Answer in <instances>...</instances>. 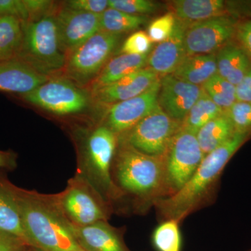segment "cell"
Wrapping results in <instances>:
<instances>
[{
  "mask_svg": "<svg viewBox=\"0 0 251 251\" xmlns=\"http://www.w3.org/2000/svg\"><path fill=\"white\" fill-rule=\"evenodd\" d=\"M17 202L29 247L43 251H84L74 225L59 205L57 194H41L10 184Z\"/></svg>",
  "mask_w": 251,
  "mask_h": 251,
  "instance_id": "cell-1",
  "label": "cell"
},
{
  "mask_svg": "<svg viewBox=\"0 0 251 251\" xmlns=\"http://www.w3.org/2000/svg\"><path fill=\"white\" fill-rule=\"evenodd\" d=\"M249 140L245 135L235 133L230 139L204 156L192 177L179 191L155 200L153 204L164 221L180 222L201 205L229 160Z\"/></svg>",
  "mask_w": 251,
  "mask_h": 251,
  "instance_id": "cell-2",
  "label": "cell"
},
{
  "mask_svg": "<svg viewBox=\"0 0 251 251\" xmlns=\"http://www.w3.org/2000/svg\"><path fill=\"white\" fill-rule=\"evenodd\" d=\"M114 173L117 183L126 192L153 202L164 197V161L118 141Z\"/></svg>",
  "mask_w": 251,
  "mask_h": 251,
  "instance_id": "cell-3",
  "label": "cell"
},
{
  "mask_svg": "<svg viewBox=\"0 0 251 251\" xmlns=\"http://www.w3.org/2000/svg\"><path fill=\"white\" fill-rule=\"evenodd\" d=\"M117 143L118 136L106 126L101 125L89 133L82 148L77 176L85 180L105 201L120 195L111 175Z\"/></svg>",
  "mask_w": 251,
  "mask_h": 251,
  "instance_id": "cell-4",
  "label": "cell"
},
{
  "mask_svg": "<svg viewBox=\"0 0 251 251\" xmlns=\"http://www.w3.org/2000/svg\"><path fill=\"white\" fill-rule=\"evenodd\" d=\"M22 46L18 58L49 77L64 70L67 56L59 46L54 16L22 23Z\"/></svg>",
  "mask_w": 251,
  "mask_h": 251,
  "instance_id": "cell-5",
  "label": "cell"
},
{
  "mask_svg": "<svg viewBox=\"0 0 251 251\" xmlns=\"http://www.w3.org/2000/svg\"><path fill=\"white\" fill-rule=\"evenodd\" d=\"M121 34L100 31L68 54L65 77L79 87L93 82L117 49Z\"/></svg>",
  "mask_w": 251,
  "mask_h": 251,
  "instance_id": "cell-6",
  "label": "cell"
},
{
  "mask_svg": "<svg viewBox=\"0 0 251 251\" xmlns=\"http://www.w3.org/2000/svg\"><path fill=\"white\" fill-rule=\"evenodd\" d=\"M204 156L196 135L181 128L163 156L164 197L175 194L189 181Z\"/></svg>",
  "mask_w": 251,
  "mask_h": 251,
  "instance_id": "cell-7",
  "label": "cell"
},
{
  "mask_svg": "<svg viewBox=\"0 0 251 251\" xmlns=\"http://www.w3.org/2000/svg\"><path fill=\"white\" fill-rule=\"evenodd\" d=\"M181 128L182 123L168 116L158 105L131 129L119 135L118 141L146 154L163 156Z\"/></svg>",
  "mask_w": 251,
  "mask_h": 251,
  "instance_id": "cell-8",
  "label": "cell"
},
{
  "mask_svg": "<svg viewBox=\"0 0 251 251\" xmlns=\"http://www.w3.org/2000/svg\"><path fill=\"white\" fill-rule=\"evenodd\" d=\"M21 97L31 105L61 116L83 112L90 100L87 91L65 76L50 77L36 90Z\"/></svg>",
  "mask_w": 251,
  "mask_h": 251,
  "instance_id": "cell-9",
  "label": "cell"
},
{
  "mask_svg": "<svg viewBox=\"0 0 251 251\" xmlns=\"http://www.w3.org/2000/svg\"><path fill=\"white\" fill-rule=\"evenodd\" d=\"M57 196L64 214L74 226H88L108 219L105 201L80 176L71 180Z\"/></svg>",
  "mask_w": 251,
  "mask_h": 251,
  "instance_id": "cell-10",
  "label": "cell"
},
{
  "mask_svg": "<svg viewBox=\"0 0 251 251\" xmlns=\"http://www.w3.org/2000/svg\"><path fill=\"white\" fill-rule=\"evenodd\" d=\"M240 20L232 16H219L190 23L184 35L185 54H216L235 36Z\"/></svg>",
  "mask_w": 251,
  "mask_h": 251,
  "instance_id": "cell-11",
  "label": "cell"
},
{
  "mask_svg": "<svg viewBox=\"0 0 251 251\" xmlns=\"http://www.w3.org/2000/svg\"><path fill=\"white\" fill-rule=\"evenodd\" d=\"M60 49L70 54L80 47L100 28V14H91L63 7L54 16Z\"/></svg>",
  "mask_w": 251,
  "mask_h": 251,
  "instance_id": "cell-12",
  "label": "cell"
},
{
  "mask_svg": "<svg viewBox=\"0 0 251 251\" xmlns=\"http://www.w3.org/2000/svg\"><path fill=\"white\" fill-rule=\"evenodd\" d=\"M160 82L161 79L140 95L112 104L105 125L117 136L131 129L158 106Z\"/></svg>",
  "mask_w": 251,
  "mask_h": 251,
  "instance_id": "cell-13",
  "label": "cell"
},
{
  "mask_svg": "<svg viewBox=\"0 0 251 251\" xmlns=\"http://www.w3.org/2000/svg\"><path fill=\"white\" fill-rule=\"evenodd\" d=\"M201 86L192 85L174 75H163L160 82L158 105L173 120L182 123L202 93Z\"/></svg>",
  "mask_w": 251,
  "mask_h": 251,
  "instance_id": "cell-14",
  "label": "cell"
},
{
  "mask_svg": "<svg viewBox=\"0 0 251 251\" xmlns=\"http://www.w3.org/2000/svg\"><path fill=\"white\" fill-rule=\"evenodd\" d=\"M159 79L158 74L147 67L99 89L92 95L99 103L112 105L140 95Z\"/></svg>",
  "mask_w": 251,
  "mask_h": 251,
  "instance_id": "cell-15",
  "label": "cell"
},
{
  "mask_svg": "<svg viewBox=\"0 0 251 251\" xmlns=\"http://www.w3.org/2000/svg\"><path fill=\"white\" fill-rule=\"evenodd\" d=\"M176 18L174 31L166 40L156 46L148 57V68L158 75H171L186 57L184 35L188 25Z\"/></svg>",
  "mask_w": 251,
  "mask_h": 251,
  "instance_id": "cell-16",
  "label": "cell"
},
{
  "mask_svg": "<svg viewBox=\"0 0 251 251\" xmlns=\"http://www.w3.org/2000/svg\"><path fill=\"white\" fill-rule=\"evenodd\" d=\"M49 78L18 57L0 62V92L24 95Z\"/></svg>",
  "mask_w": 251,
  "mask_h": 251,
  "instance_id": "cell-17",
  "label": "cell"
},
{
  "mask_svg": "<svg viewBox=\"0 0 251 251\" xmlns=\"http://www.w3.org/2000/svg\"><path fill=\"white\" fill-rule=\"evenodd\" d=\"M74 230L77 242L84 251H129L116 229L107 221L74 226Z\"/></svg>",
  "mask_w": 251,
  "mask_h": 251,
  "instance_id": "cell-18",
  "label": "cell"
},
{
  "mask_svg": "<svg viewBox=\"0 0 251 251\" xmlns=\"http://www.w3.org/2000/svg\"><path fill=\"white\" fill-rule=\"evenodd\" d=\"M217 74L234 86L237 85L251 67V59L235 40L216 53Z\"/></svg>",
  "mask_w": 251,
  "mask_h": 251,
  "instance_id": "cell-19",
  "label": "cell"
},
{
  "mask_svg": "<svg viewBox=\"0 0 251 251\" xmlns=\"http://www.w3.org/2000/svg\"><path fill=\"white\" fill-rule=\"evenodd\" d=\"M172 6L176 18L188 23L230 16L228 1L223 0H176Z\"/></svg>",
  "mask_w": 251,
  "mask_h": 251,
  "instance_id": "cell-20",
  "label": "cell"
},
{
  "mask_svg": "<svg viewBox=\"0 0 251 251\" xmlns=\"http://www.w3.org/2000/svg\"><path fill=\"white\" fill-rule=\"evenodd\" d=\"M148 57L149 54H122L110 59L92 82V94L102 87L111 85L127 75L145 69L148 64Z\"/></svg>",
  "mask_w": 251,
  "mask_h": 251,
  "instance_id": "cell-21",
  "label": "cell"
},
{
  "mask_svg": "<svg viewBox=\"0 0 251 251\" xmlns=\"http://www.w3.org/2000/svg\"><path fill=\"white\" fill-rule=\"evenodd\" d=\"M10 184L8 180L0 178V231L18 237L29 247L19 208Z\"/></svg>",
  "mask_w": 251,
  "mask_h": 251,
  "instance_id": "cell-22",
  "label": "cell"
},
{
  "mask_svg": "<svg viewBox=\"0 0 251 251\" xmlns=\"http://www.w3.org/2000/svg\"><path fill=\"white\" fill-rule=\"evenodd\" d=\"M217 74L216 54L186 56L172 75L192 85L201 86Z\"/></svg>",
  "mask_w": 251,
  "mask_h": 251,
  "instance_id": "cell-23",
  "label": "cell"
},
{
  "mask_svg": "<svg viewBox=\"0 0 251 251\" xmlns=\"http://www.w3.org/2000/svg\"><path fill=\"white\" fill-rule=\"evenodd\" d=\"M235 134L233 126L226 112L206 123L196 134L204 156L219 148Z\"/></svg>",
  "mask_w": 251,
  "mask_h": 251,
  "instance_id": "cell-24",
  "label": "cell"
},
{
  "mask_svg": "<svg viewBox=\"0 0 251 251\" xmlns=\"http://www.w3.org/2000/svg\"><path fill=\"white\" fill-rule=\"evenodd\" d=\"M22 22L12 16L0 17V62L17 58L22 46Z\"/></svg>",
  "mask_w": 251,
  "mask_h": 251,
  "instance_id": "cell-25",
  "label": "cell"
},
{
  "mask_svg": "<svg viewBox=\"0 0 251 251\" xmlns=\"http://www.w3.org/2000/svg\"><path fill=\"white\" fill-rule=\"evenodd\" d=\"M224 112L202 89L197 101L185 117L182 122V128L196 135L206 123L222 115Z\"/></svg>",
  "mask_w": 251,
  "mask_h": 251,
  "instance_id": "cell-26",
  "label": "cell"
},
{
  "mask_svg": "<svg viewBox=\"0 0 251 251\" xmlns=\"http://www.w3.org/2000/svg\"><path fill=\"white\" fill-rule=\"evenodd\" d=\"M147 21L146 16H134L110 7L100 14L101 31L114 34L135 30Z\"/></svg>",
  "mask_w": 251,
  "mask_h": 251,
  "instance_id": "cell-27",
  "label": "cell"
},
{
  "mask_svg": "<svg viewBox=\"0 0 251 251\" xmlns=\"http://www.w3.org/2000/svg\"><path fill=\"white\" fill-rule=\"evenodd\" d=\"M151 241L156 251H181L179 222L175 220L163 221L153 231Z\"/></svg>",
  "mask_w": 251,
  "mask_h": 251,
  "instance_id": "cell-28",
  "label": "cell"
},
{
  "mask_svg": "<svg viewBox=\"0 0 251 251\" xmlns=\"http://www.w3.org/2000/svg\"><path fill=\"white\" fill-rule=\"evenodd\" d=\"M203 90L224 111L237 102L236 86L216 74L202 85Z\"/></svg>",
  "mask_w": 251,
  "mask_h": 251,
  "instance_id": "cell-29",
  "label": "cell"
},
{
  "mask_svg": "<svg viewBox=\"0 0 251 251\" xmlns=\"http://www.w3.org/2000/svg\"><path fill=\"white\" fill-rule=\"evenodd\" d=\"M232 122L234 131L251 138V104L245 102H235L225 111Z\"/></svg>",
  "mask_w": 251,
  "mask_h": 251,
  "instance_id": "cell-30",
  "label": "cell"
},
{
  "mask_svg": "<svg viewBox=\"0 0 251 251\" xmlns=\"http://www.w3.org/2000/svg\"><path fill=\"white\" fill-rule=\"evenodd\" d=\"M176 21L175 15L170 12L150 23L148 34L151 42L160 44L169 38L174 31Z\"/></svg>",
  "mask_w": 251,
  "mask_h": 251,
  "instance_id": "cell-31",
  "label": "cell"
},
{
  "mask_svg": "<svg viewBox=\"0 0 251 251\" xmlns=\"http://www.w3.org/2000/svg\"><path fill=\"white\" fill-rule=\"evenodd\" d=\"M108 6L134 16L151 14L158 9V4L149 0H108Z\"/></svg>",
  "mask_w": 251,
  "mask_h": 251,
  "instance_id": "cell-32",
  "label": "cell"
},
{
  "mask_svg": "<svg viewBox=\"0 0 251 251\" xmlns=\"http://www.w3.org/2000/svg\"><path fill=\"white\" fill-rule=\"evenodd\" d=\"M153 43L150 40L148 33L138 31L128 36L121 48L123 54L146 55L149 54Z\"/></svg>",
  "mask_w": 251,
  "mask_h": 251,
  "instance_id": "cell-33",
  "label": "cell"
},
{
  "mask_svg": "<svg viewBox=\"0 0 251 251\" xmlns=\"http://www.w3.org/2000/svg\"><path fill=\"white\" fill-rule=\"evenodd\" d=\"M12 16L22 23L29 21V14L23 0H0V17Z\"/></svg>",
  "mask_w": 251,
  "mask_h": 251,
  "instance_id": "cell-34",
  "label": "cell"
},
{
  "mask_svg": "<svg viewBox=\"0 0 251 251\" xmlns=\"http://www.w3.org/2000/svg\"><path fill=\"white\" fill-rule=\"evenodd\" d=\"M64 5L69 9L96 14H101L109 8L108 0H70Z\"/></svg>",
  "mask_w": 251,
  "mask_h": 251,
  "instance_id": "cell-35",
  "label": "cell"
},
{
  "mask_svg": "<svg viewBox=\"0 0 251 251\" xmlns=\"http://www.w3.org/2000/svg\"><path fill=\"white\" fill-rule=\"evenodd\" d=\"M29 14V21H39L46 16L52 9L54 2L49 0H23Z\"/></svg>",
  "mask_w": 251,
  "mask_h": 251,
  "instance_id": "cell-36",
  "label": "cell"
},
{
  "mask_svg": "<svg viewBox=\"0 0 251 251\" xmlns=\"http://www.w3.org/2000/svg\"><path fill=\"white\" fill-rule=\"evenodd\" d=\"M234 40L245 50L251 59V19L239 21Z\"/></svg>",
  "mask_w": 251,
  "mask_h": 251,
  "instance_id": "cell-37",
  "label": "cell"
},
{
  "mask_svg": "<svg viewBox=\"0 0 251 251\" xmlns=\"http://www.w3.org/2000/svg\"><path fill=\"white\" fill-rule=\"evenodd\" d=\"M29 248L21 239L0 231V251H28Z\"/></svg>",
  "mask_w": 251,
  "mask_h": 251,
  "instance_id": "cell-38",
  "label": "cell"
},
{
  "mask_svg": "<svg viewBox=\"0 0 251 251\" xmlns=\"http://www.w3.org/2000/svg\"><path fill=\"white\" fill-rule=\"evenodd\" d=\"M236 95L237 101L251 104V67L241 82L236 85Z\"/></svg>",
  "mask_w": 251,
  "mask_h": 251,
  "instance_id": "cell-39",
  "label": "cell"
},
{
  "mask_svg": "<svg viewBox=\"0 0 251 251\" xmlns=\"http://www.w3.org/2000/svg\"><path fill=\"white\" fill-rule=\"evenodd\" d=\"M229 14L240 20V18L251 19V1H228Z\"/></svg>",
  "mask_w": 251,
  "mask_h": 251,
  "instance_id": "cell-40",
  "label": "cell"
},
{
  "mask_svg": "<svg viewBox=\"0 0 251 251\" xmlns=\"http://www.w3.org/2000/svg\"><path fill=\"white\" fill-rule=\"evenodd\" d=\"M17 166V155L12 151L0 150V168L12 171Z\"/></svg>",
  "mask_w": 251,
  "mask_h": 251,
  "instance_id": "cell-41",
  "label": "cell"
},
{
  "mask_svg": "<svg viewBox=\"0 0 251 251\" xmlns=\"http://www.w3.org/2000/svg\"><path fill=\"white\" fill-rule=\"evenodd\" d=\"M28 251H43L39 250V249H35V248L29 247V250H28Z\"/></svg>",
  "mask_w": 251,
  "mask_h": 251,
  "instance_id": "cell-42",
  "label": "cell"
}]
</instances>
